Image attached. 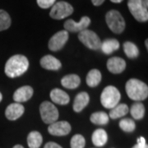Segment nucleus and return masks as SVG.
<instances>
[{
	"instance_id": "nucleus-3",
	"label": "nucleus",
	"mask_w": 148,
	"mask_h": 148,
	"mask_svg": "<svg viewBox=\"0 0 148 148\" xmlns=\"http://www.w3.org/2000/svg\"><path fill=\"white\" fill-rule=\"evenodd\" d=\"M120 93L115 86H108L103 90L101 95V102L106 109H112L120 101Z\"/></svg>"
},
{
	"instance_id": "nucleus-28",
	"label": "nucleus",
	"mask_w": 148,
	"mask_h": 148,
	"mask_svg": "<svg viewBox=\"0 0 148 148\" xmlns=\"http://www.w3.org/2000/svg\"><path fill=\"white\" fill-rule=\"evenodd\" d=\"M119 127L123 131L127 132H132L136 128L135 122L130 119H123L119 122Z\"/></svg>"
},
{
	"instance_id": "nucleus-7",
	"label": "nucleus",
	"mask_w": 148,
	"mask_h": 148,
	"mask_svg": "<svg viewBox=\"0 0 148 148\" xmlns=\"http://www.w3.org/2000/svg\"><path fill=\"white\" fill-rule=\"evenodd\" d=\"M73 12V6L67 2L61 1V2H58L54 3L52 6L49 15L53 19L61 20L72 15Z\"/></svg>"
},
{
	"instance_id": "nucleus-25",
	"label": "nucleus",
	"mask_w": 148,
	"mask_h": 148,
	"mask_svg": "<svg viewBox=\"0 0 148 148\" xmlns=\"http://www.w3.org/2000/svg\"><path fill=\"white\" fill-rule=\"evenodd\" d=\"M130 113L132 118H134L135 119H142L145 114V107L143 103L139 101L135 102L131 107Z\"/></svg>"
},
{
	"instance_id": "nucleus-8",
	"label": "nucleus",
	"mask_w": 148,
	"mask_h": 148,
	"mask_svg": "<svg viewBox=\"0 0 148 148\" xmlns=\"http://www.w3.org/2000/svg\"><path fill=\"white\" fill-rule=\"evenodd\" d=\"M78 39L84 45L90 49L97 50L101 49V40L99 36L94 32L86 29L82 32H79Z\"/></svg>"
},
{
	"instance_id": "nucleus-36",
	"label": "nucleus",
	"mask_w": 148,
	"mask_h": 148,
	"mask_svg": "<svg viewBox=\"0 0 148 148\" xmlns=\"http://www.w3.org/2000/svg\"><path fill=\"white\" fill-rule=\"evenodd\" d=\"M12 148H24L21 145H16V146H14Z\"/></svg>"
},
{
	"instance_id": "nucleus-34",
	"label": "nucleus",
	"mask_w": 148,
	"mask_h": 148,
	"mask_svg": "<svg viewBox=\"0 0 148 148\" xmlns=\"http://www.w3.org/2000/svg\"><path fill=\"white\" fill-rule=\"evenodd\" d=\"M142 1H143V5H144V7L147 8H148V0H142Z\"/></svg>"
},
{
	"instance_id": "nucleus-17",
	"label": "nucleus",
	"mask_w": 148,
	"mask_h": 148,
	"mask_svg": "<svg viewBox=\"0 0 148 148\" xmlns=\"http://www.w3.org/2000/svg\"><path fill=\"white\" fill-rule=\"evenodd\" d=\"M90 101V97L89 95L86 92H81L77 94L73 103V110L75 112L79 113L84 109L86 106L88 105Z\"/></svg>"
},
{
	"instance_id": "nucleus-20",
	"label": "nucleus",
	"mask_w": 148,
	"mask_h": 148,
	"mask_svg": "<svg viewBox=\"0 0 148 148\" xmlns=\"http://www.w3.org/2000/svg\"><path fill=\"white\" fill-rule=\"evenodd\" d=\"M119 48V42L115 39H108L101 42V49L103 53L110 54Z\"/></svg>"
},
{
	"instance_id": "nucleus-15",
	"label": "nucleus",
	"mask_w": 148,
	"mask_h": 148,
	"mask_svg": "<svg viewBox=\"0 0 148 148\" xmlns=\"http://www.w3.org/2000/svg\"><path fill=\"white\" fill-rule=\"evenodd\" d=\"M40 65L41 67L47 70H53L56 71L61 69L62 64L61 62L58 58L53 57L52 55H45L40 60Z\"/></svg>"
},
{
	"instance_id": "nucleus-31",
	"label": "nucleus",
	"mask_w": 148,
	"mask_h": 148,
	"mask_svg": "<svg viewBox=\"0 0 148 148\" xmlns=\"http://www.w3.org/2000/svg\"><path fill=\"white\" fill-rule=\"evenodd\" d=\"M132 148H148L147 144L146 143V139L143 137L138 138V144Z\"/></svg>"
},
{
	"instance_id": "nucleus-30",
	"label": "nucleus",
	"mask_w": 148,
	"mask_h": 148,
	"mask_svg": "<svg viewBox=\"0 0 148 148\" xmlns=\"http://www.w3.org/2000/svg\"><path fill=\"white\" fill-rule=\"evenodd\" d=\"M55 1L56 0H37V4L40 8L46 9L52 7L55 3Z\"/></svg>"
},
{
	"instance_id": "nucleus-13",
	"label": "nucleus",
	"mask_w": 148,
	"mask_h": 148,
	"mask_svg": "<svg viewBox=\"0 0 148 148\" xmlns=\"http://www.w3.org/2000/svg\"><path fill=\"white\" fill-rule=\"evenodd\" d=\"M33 95V89L30 86H24L18 88L13 94V100L16 103H22L29 101Z\"/></svg>"
},
{
	"instance_id": "nucleus-22",
	"label": "nucleus",
	"mask_w": 148,
	"mask_h": 148,
	"mask_svg": "<svg viewBox=\"0 0 148 148\" xmlns=\"http://www.w3.org/2000/svg\"><path fill=\"white\" fill-rule=\"evenodd\" d=\"M128 107L125 104H118L116 106L111 109L110 112V117L113 119H116L118 118L125 116L128 113Z\"/></svg>"
},
{
	"instance_id": "nucleus-23",
	"label": "nucleus",
	"mask_w": 148,
	"mask_h": 148,
	"mask_svg": "<svg viewBox=\"0 0 148 148\" xmlns=\"http://www.w3.org/2000/svg\"><path fill=\"white\" fill-rule=\"evenodd\" d=\"M101 73L97 69H92L86 76V84L90 87H95L101 82Z\"/></svg>"
},
{
	"instance_id": "nucleus-21",
	"label": "nucleus",
	"mask_w": 148,
	"mask_h": 148,
	"mask_svg": "<svg viewBox=\"0 0 148 148\" xmlns=\"http://www.w3.org/2000/svg\"><path fill=\"white\" fill-rule=\"evenodd\" d=\"M43 142L41 134L37 131H32L27 137V144L30 148H40Z\"/></svg>"
},
{
	"instance_id": "nucleus-33",
	"label": "nucleus",
	"mask_w": 148,
	"mask_h": 148,
	"mask_svg": "<svg viewBox=\"0 0 148 148\" xmlns=\"http://www.w3.org/2000/svg\"><path fill=\"white\" fill-rule=\"evenodd\" d=\"M104 2L105 0H91V3L95 6H101Z\"/></svg>"
},
{
	"instance_id": "nucleus-32",
	"label": "nucleus",
	"mask_w": 148,
	"mask_h": 148,
	"mask_svg": "<svg viewBox=\"0 0 148 148\" xmlns=\"http://www.w3.org/2000/svg\"><path fill=\"white\" fill-rule=\"evenodd\" d=\"M44 148H63L61 146H59L58 144L55 143H53V142H49L45 144V147Z\"/></svg>"
},
{
	"instance_id": "nucleus-14",
	"label": "nucleus",
	"mask_w": 148,
	"mask_h": 148,
	"mask_svg": "<svg viewBox=\"0 0 148 148\" xmlns=\"http://www.w3.org/2000/svg\"><path fill=\"white\" fill-rule=\"evenodd\" d=\"M107 69L112 73H121L126 69V63L123 58L119 57H113L108 60Z\"/></svg>"
},
{
	"instance_id": "nucleus-29",
	"label": "nucleus",
	"mask_w": 148,
	"mask_h": 148,
	"mask_svg": "<svg viewBox=\"0 0 148 148\" xmlns=\"http://www.w3.org/2000/svg\"><path fill=\"white\" fill-rule=\"evenodd\" d=\"M71 148H84L86 145L84 137L81 134H76L71 139Z\"/></svg>"
},
{
	"instance_id": "nucleus-1",
	"label": "nucleus",
	"mask_w": 148,
	"mask_h": 148,
	"mask_svg": "<svg viewBox=\"0 0 148 148\" xmlns=\"http://www.w3.org/2000/svg\"><path fill=\"white\" fill-rule=\"evenodd\" d=\"M29 62L27 57L21 54L12 56L5 64V74L11 78L20 77L28 69Z\"/></svg>"
},
{
	"instance_id": "nucleus-26",
	"label": "nucleus",
	"mask_w": 148,
	"mask_h": 148,
	"mask_svg": "<svg viewBox=\"0 0 148 148\" xmlns=\"http://www.w3.org/2000/svg\"><path fill=\"white\" fill-rule=\"evenodd\" d=\"M123 50L129 58H135L139 55L138 48L136 46V45L130 41H127L123 44Z\"/></svg>"
},
{
	"instance_id": "nucleus-24",
	"label": "nucleus",
	"mask_w": 148,
	"mask_h": 148,
	"mask_svg": "<svg viewBox=\"0 0 148 148\" xmlns=\"http://www.w3.org/2000/svg\"><path fill=\"white\" fill-rule=\"evenodd\" d=\"M109 115L105 112H95L90 115V120L92 123L97 125H106L109 123Z\"/></svg>"
},
{
	"instance_id": "nucleus-18",
	"label": "nucleus",
	"mask_w": 148,
	"mask_h": 148,
	"mask_svg": "<svg viewBox=\"0 0 148 148\" xmlns=\"http://www.w3.org/2000/svg\"><path fill=\"white\" fill-rule=\"evenodd\" d=\"M80 83H81V79L76 74L67 75L61 80L62 86L68 89H75L79 86Z\"/></svg>"
},
{
	"instance_id": "nucleus-10",
	"label": "nucleus",
	"mask_w": 148,
	"mask_h": 148,
	"mask_svg": "<svg viewBox=\"0 0 148 148\" xmlns=\"http://www.w3.org/2000/svg\"><path fill=\"white\" fill-rule=\"evenodd\" d=\"M90 24V19L88 16H82L79 22H76L72 19H69L64 22V29L67 32H81L87 29Z\"/></svg>"
},
{
	"instance_id": "nucleus-38",
	"label": "nucleus",
	"mask_w": 148,
	"mask_h": 148,
	"mask_svg": "<svg viewBox=\"0 0 148 148\" xmlns=\"http://www.w3.org/2000/svg\"><path fill=\"white\" fill-rule=\"evenodd\" d=\"M2 100H3V95H2L1 92H0V102L2 101Z\"/></svg>"
},
{
	"instance_id": "nucleus-6",
	"label": "nucleus",
	"mask_w": 148,
	"mask_h": 148,
	"mask_svg": "<svg viewBox=\"0 0 148 148\" xmlns=\"http://www.w3.org/2000/svg\"><path fill=\"white\" fill-rule=\"evenodd\" d=\"M40 113L44 123L51 124L58 119V109L49 101H45L40 106Z\"/></svg>"
},
{
	"instance_id": "nucleus-35",
	"label": "nucleus",
	"mask_w": 148,
	"mask_h": 148,
	"mask_svg": "<svg viewBox=\"0 0 148 148\" xmlns=\"http://www.w3.org/2000/svg\"><path fill=\"white\" fill-rule=\"evenodd\" d=\"M112 3H121L123 0H110Z\"/></svg>"
},
{
	"instance_id": "nucleus-11",
	"label": "nucleus",
	"mask_w": 148,
	"mask_h": 148,
	"mask_svg": "<svg viewBox=\"0 0 148 148\" xmlns=\"http://www.w3.org/2000/svg\"><path fill=\"white\" fill-rule=\"evenodd\" d=\"M71 125L69 122L66 121H56L51 123L48 131L53 136H66L71 132Z\"/></svg>"
},
{
	"instance_id": "nucleus-19",
	"label": "nucleus",
	"mask_w": 148,
	"mask_h": 148,
	"mask_svg": "<svg viewBox=\"0 0 148 148\" xmlns=\"http://www.w3.org/2000/svg\"><path fill=\"white\" fill-rule=\"evenodd\" d=\"M91 139H92V143L95 147H103L107 143L108 136L104 129L99 128L93 132Z\"/></svg>"
},
{
	"instance_id": "nucleus-16",
	"label": "nucleus",
	"mask_w": 148,
	"mask_h": 148,
	"mask_svg": "<svg viewBox=\"0 0 148 148\" xmlns=\"http://www.w3.org/2000/svg\"><path fill=\"white\" fill-rule=\"evenodd\" d=\"M50 99L52 100L53 103L64 106L69 104L70 101V97L69 95L64 91L63 90H60L58 88H55L51 90L50 92Z\"/></svg>"
},
{
	"instance_id": "nucleus-27",
	"label": "nucleus",
	"mask_w": 148,
	"mask_h": 148,
	"mask_svg": "<svg viewBox=\"0 0 148 148\" xmlns=\"http://www.w3.org/2000/svg\"><path fill=\"white\" fill-rule=\"evenodd\" d=\"M11 17L4 10H0V32L5 31L11 26Z\"/></svg>"
},
{
	"instance_id": "nucleus-5",
	"label": "nucleus",
	"mask_w": 148,
	"mask_h": 148,
	"mask_svg": "<svg viewBox=\"0 0 148 148\" xmlns=\"http://www.w3.org/2000/svg\"><path fill=\"white\" fill-rule=\"evenodd\" d=\"M127 7L133 17L140 22H145L148 20V11L145 8L142 0H128Z\"/></svg>"
},
{
	"instance_id": "nucleus-12",
	"label": "nucleus",
	"mask_w": 148,
	"mask_h": 148,
	"mask_svg": "<svg viewBox=\"0 0 148 148\" xmlns=\"http://www.w3.org/2000/svg\"><path fill=\"white\" fill-rule=\"evenodd\" d=\"M25 111L24 106L20 103H12L7 107L5 110V115L9 120H16L23 114Z\"/></svg>"
},
{
	"instance_id": "nucleus-9",
	"label": "nucleus",
	"mask_w": 148,
	"mask_h": 148,
	"mask_svg": "<svg viewBox=\"0 0 148 148\" xmlns=\"http://www.w3.org/2000/svg\"><path fill=\"white\" fill-rule=\"evenodd\" d=\"M69 40V32L60 31L54 34L49 41V49L52 51H58L65 45Z\"/></svg>"
},
{
	"instance_id": "nucleus-4",
	"label": "nucleus",
	"mask_w": 148,
	"mask_h": 148,
	"mask_svg": "<svg viewBox=\"0 0 148 148\" xmlns=\"http://www.w3.org/2000/svg\"><path fill=\"white\" fill-rule=\"evenodd\" d=\"M106 21L109 28L115 34H120L125 29V21L119 11H109L106 13Z\"/></svg>"
},
{
	"instance_id": "nucleus-37",
	"label": "nucleus",
	"mask_w": 148,
	"mask_h": 148,
	"mask_svg": "<svg viewBox=\"0 0 148 148\" xmlns=\"http://www.w3.org/2000/svg\"><path fill=\"white\" fill-rule=\"evenodd\" d=\"M148 40H146V41H145V43H146V47H147V49H148Z\"/></svg>"
},
{
	"instance_id": "nucleus-2",
	"label": "nucleus",
	"mask_w": 148,
	"mask_h": 148,
	"mask_svg": "<svg viewBox=\"0 0 148 148\" xmlns=\"http://www.w3.org/2000/svg\"><path fill=\"white\" fill-rule=\"evenodd\" d=\"M125 88L128 97L132 101H141L147 98V85L140 80L135 78L128 80Z\"/></svg>"
}]
</instances>
